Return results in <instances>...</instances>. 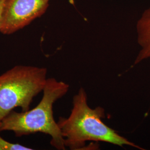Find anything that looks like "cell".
Wrapping results in <instances>:
<instances>
[{"label": "cell", "instance_id": "obj_2", "mask_svg": "<svg viewBox=\"0 0 150 150\" xmlns=\"http://www.w3.org/2000/svg\"><path fill=\"white\" fill-rule=\"evenodd\" d=\"M69 88V85L64 81L47 78L43 96L38 105L26 111H12L1 121L0 132L12 131L17 137L41 132L51 136L50 143L54 148L65 150L64 137L57 122L54 119L53 106L68 92Z\"/></svg>", "mask_w": 150, "mask_h": 150}, {"label": "cell", "instance_id": "obj_4", "mask_svg": "<svg viewBox=\"0 0 150 150\" xmlns=\"http://www.w3.org/2000/svg\"><path fill=\"white\" fill-rule=\"evenodd\" d=\"M50 0H7L0 32L10 35L30 24L47 11Z\"/></svg>", "mask_w": 150, "mask_h": 150}, {"label": "cell", "instance_id": "obj_3", "mask_svg": "<svg viewBox=\"0 0 150 150\" xmlns=\"http://www.w3.org/2000/svg\"><path fill=\"white\" fill-rule=\"evenodd\" d=\"M47 74L45 67L18 65L0 75V123L15 108L30 110L33 98L43 91Z\"/></svg>", "mask_w": 150, "mask_h": 150}, {"label": "cell", "instance_id": "obj_1", "mask_svg": "<svg viewBox=\"0 0 150 150\" xmlns=\"http://www.w3.org/2000/svg\"><path fill=\"white\" fill-rule=\"evenodd\" d=\"M105 117L103 108L98 106L92 108L88 106L86 91L80 88L73 97L69 116L60 117L57 121L66 147L70 150H82L87 141H94L144 150L104 123L102 119Z\"/></svg>", "mask_w": 150, "mask_h": 150}, {"label": "cell", "instance_id": "obj_5", "mask_svg": "<svg viewBox=\"0 0 150 150\" xmlns=\"http://www.w3.org/2000/svg\"><path fill=\"white\" fill-rule=\"evenodd\" d=\"M137 40L140 51L134 61V65L150 59V7L146 9L136 24Z\"/></svg>", "mask_w": 150, "mask_h": 150}, {"label": "cell", "instance_id": "obj_7", "mask_svg": "<svg viewBox=\"0 0 150 150\" xmlns=\"http://www.w3.org/2000/svg\"><path fill=\"white\" fill-rule=\"evenodd\" d=\"M7 0H0V29L2 26L4 13Z\"/></svg>", "mask_w": 150, "mask_h": 150}, {"label": "cell", "instance_id": "obj_6", "mask_svg": "<svg viewBox=\"0 0 150 150\" xmlns=\"http://www.w3.org/2000/svg\"><path fill=\"white\" fill-rule=\"evenodd\" d=\"M31 148L27 147L19 144H14L8 142L0 137V150H31Z\"/></svg>", "mask_w": 150, "mask_h": 150}]
</instances>
